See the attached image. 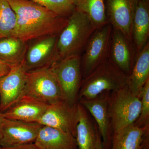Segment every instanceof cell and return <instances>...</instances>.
I'll list each match as a JSON object with an SVG mask.
<instances>
[{
	"mask_svg": "<svg viewBox=\"0 0 149 149\" xmlns=\"http://www.w3.org/2000/svg\"><path fill=\"white\" fill-rule=\"evenodd\" d=\"M27 71L23 62L11 67L0 79V111L3 113L24 95Z\"/></svg>",
	"mask_w": 149,
	"mask_h": 149,
	"instance_id": "cell-12",
	"label": "cell"
},
{
	"mask_svg": "<svg viewBox=\"0 0 149 149\" xmlns=\"http://www.w3.org/2000/svg\"><path fill=\"white\" fill-rule=\"evenodd\" d=\"M41 127L38 123L4 118L0 146L7 148L34 143Z\"/></svg>",
	"mask_w": 149,
	"mask_h": 149,
	"instance_id": "cell-11",
	"label": "cell"
},
{
	"mask_svg": "<svg viewBox=\"0 0 149 149\" xmlns=\"http://www.w3.org/2000/svg\"><path fill=\"white\" fill-rule=\"evenodd\" d=\"M57 35H49L27 42L23 65L27 72L48 68L57 61Z\"/></svg>",
	"mask_w": 149,
	"mask_h": 149,
	"instance_id": "cell-8",
	"label": "cell"
},
{
	"mask_svg": "<svg viewBox=\"0 0 149 149\" xmlns=\"http://www.w3.org/2000/svg\"><path fill=\"white\" fill-rule=\"evenodd\" d=\"M77 104L72 105L62 100L49 105L38 123L70 133L75 138L78 120Z\"/></svg>",
	"mask_w": 149,
	"mask_h": 149,
	"instance_id": "cell-9",
	"label": "cell"
},
{
	"mask_svg": "<svg viewBox=\"0 0 149 149\" xmlns=\"http://www.w3.org/2000/svg\"><path fill=\"white\" fill-rule=\"evenodd\" d=\"M16 22V15L8 0H0V38L11 36Z\"/></svg>",
	"mask_w": 149,
	"mask_h": 149,
	"instance_id": "cell-23",
	"label": "cell"
},
{
	"mask_svg": "<svg viewBox=\"0 0 149 149\" xmlns=\"http://www.w3.org/2000/svg\"><path fill=\"white\" fill-rule=\"evenodd\" d=\"M128 78L108 58L83 79L78 101L81 98H92L104 92L121 89L127 85Z\"/></svg>",
	"mask_w": 149,
	"mask_h": 149,
	"instance_id": "cell-3",
	"label": "cell"
},
{
	"mask_svg": "<svg viewBox=\"0 0 149 149\" xmlns=\"http://www.w3.org/2000/svg\"><path fill=\"white\" fill-rule=\"evenodd\" d=\"M2 147H1V146H0V149H1Z\"/></svg>",
	"mask_w": 149,
	"mask_h": 149,
	"instance_id": "cell-31",
	"label": "cell"
},
{
	"mask_svg": "<svg viewBox=\"0 0 149 149\" xmlns=\"http://www.w3.org/2000/svg\"><path fill=\"white\" fill-rule=\"evenodd\" d=\"M60 16L68 18L75 9L74 0H29Z\"/></svg>",
	"mask_w": 149,
	"mask_h": 149,
	"instance_id": "cell-24",
	"label": "cell"
},
{
	"mask_svg": "<svg viewBox=\"0 0 149 149\" xmlns=\"http://www.w3.org/2000/svg\"><path fill=\"white\" fill-rule=\"evenodd\" d=\"M140 98L141 113L134 124L141 127L149 126V79L142 88Z\"/></svg>",
	"mask_w": 149,
	"mask_h": 149,
	"instance_id": "cell-25",
	"label": "cell"
},
{
	"mask_svg": "<svg viewBox=\"0 0 149 149\" xmlns=\"http://www.w3.org/2000/svg\"><path fill=\"white\" fill-rule=\"evenodd\" d=\"M141 149H149V146H146V145L142 144V147Z\"/></svg>",
	"mask_w": 149,
	"mask_h": 149,
	"instance_id": "cell-30",
	"label": "cell"
},
{
	"mask_svg": "<svg viewBox=\"0 0 149 149\" xmlns=\"http://www.w3.org/2000/svg\"><path fill=\"white\" fill-rule=\"evenodd\" d=\"M110 92H104L92 98H81L78 101L89 112L96 122L103 149H110L113 134L109 111Z\"/></svg>",
	"mask_w": 149,
	"mask_h": 149,
	"instance_id": "cell-10",
	"label": "cell"
},
{
	"mask_svg": "<svg viewBox=\"0 0 149 149\" xmlns=\"http://www.w3.org/2000/svg\"><path fill=\"white\" fill-rule=\"evenodd\" d=\"M4 119V117H3V113L0 111V139H1V135L2 128Z\"/></svg>",
	"mask_w": 149,
	"mask_h": 149,
	"instance_id": "cell-28",
	"label": "cell"
},
{
	"mask_svg": "<svg viewBox=\"0 0 149 149\" xmlns=\"http://www.w3.org/2000/svg\"><path fill=\"white\" fill-rule=\"evenodd\" d=\"M139 0H105L109 24L133 42V17Z\"/></svg>",
	"mask_w": 149,
	"mask_h": 149,
	"instance_id": "cell-13",
	"label": "cell"
},
{
	"mask_svg": "<svg viewBox=\"0 0 149 149\" xmlns=\"http://www.w3.org/2000/svg\"><path fill=\"white\" fill-rule=\"evenodd\" d=\"M113 27L109 23L95 29L81 56L83 79L109 58Z\"/></svg>",
	"mask_w": 149,
	"mask_h": 149,
	"instance_id": "cell-6",
	"label": "cell"
},
{
	"mask_svg": "<svg viewBox=\"0 0 149 149\" xmlns=\"http://www.w3.org/2000/svg\"><path fill=\"white\" fill-rule=\"evenodd\" d=\"M27 42L13 36L0 38V59L10 66L21 64L25 58Z\"/></svg>",
	"mask_w": 149,
	"mask_h": 149,
	"instance_id": "cell-21",
	"label": "cell"
},
{
	"mask_svg": "<svg viewBox=\"0 0 149 149\" xmlns=\"http://www.w3.org/2000/svg\"><path fill=\"white\" fill-rule=\"evenodd\" d=\"M109 111L113 133L136 122L141 113V100L126 85L110 93Z\"/></svg>",
	"mask_w": 149,
	"mask_h": 149,
	"instance_id": "cell-4",
	"label": "cell"
},
{
	"mask_svg": "<svg viewBox=\"0 0 149 149\" xmlns=\"http://www.w3.org/2000/svg\"><path fill=\"white\" fill-rule=\"evenodd\" d=\"M49 104L27 95H24L3 113L4 118L28 122L38 123Z\"/></svg>",
	"mask_w": 149,
	"mask_h": 149,
	"instance_id": "cell-15",
	"label": "cell"
},
{
	"mask_svg": "<svg viewBox=\"0 0 149 149\" xmlns=\"http://www.w3.org/2000/svg\"><path fill=\"white\" fill-rule=\"evenodd\" d=\"M16 15L11 36L24 42L49 35H57L66 26L68 18L60 16L29 0H8Z\"/></svg>",
	"mask_w": 149,
	"mask_h": 149,
	"instance_id": "cell-1",
	"label": "cell"
},
{
	"mask_svg": "<svg viewBox=\"0 0 149 149\" xmlns=\"http://www.w3.org/2000/svg\"><path fill=\"white\" fill-rule=\"evenodd\" d=\"M149 79V42L138 54L130 74L128 85L131 93L140 97L141 91Z\"/></svg>",
	"mask_w": 149,
	"mask_h": 149,
	"instance_id": "cell-19",
	"label": "cell"
},
{
	"mask_svg": "<svg viewBox=\"0 0 149 149\" xmlns=\"http://www.w3.org/2000/svg\"><path fill=\"white\" fill-rule=\"evenodd\" d=\"M34 144L39 149H78L72 134L45 125H42Z\"/></svg>",
	"mask_w": 149,
	"mask_h": 149,
	"instance_id": "cell-17",
	"label": "cell"
},
{
	"mask_svg": "<svg viewBox=\"0 0 149 149\" xmlns=\"http://www.w3.org/2000/svg\"><path fill=\"white\" fill-rule=\"evenodd\" d=\"M77 108L78 120L75 139L78 149H97L101 136L97 124L89 112L78 102Z\"/></svg>",
	"mask_w": 149,
	"mask_h": 149,
	"instance_id": "cell-16",
	"label": "cell"
},
{
	"mask_svg": "<svg viewBox=\"0 0 149 149\" xmlns=\"http://www.w3.org/2000/svg\"><path fill=\"white\" fill-rule=\"evenodd\" d=\"M11 66L0 59V79L10 72Z\"/></svg>",
	"mask_w": 149,
	"mask_h": 149,
	"instance_id": "cell-26",
	"label": "cell"
},
{
	"mask_svg": "<svg viewBox=\"0 0 149 149\" xmlns=\"http://www.w3.org/2000/svg\"><path fill=\"white\" fill-rule=\"evenodd\" d=\"M1 149H39L34 143L27 144V145H21L16 146L7 147L3 148Z\"/></svg>",
	"mask_w": 149,
	"mask_h": 149,
	"instance_id": "cell-27",
	"label": "cell"
},
{
	"mask_svg": "<svg viewBox=\"0 0 149 149\" xmlns=\"http://www.w3.org/2000/svg\"><path fill=\"white\" fill-rule=\"evenodd\" d=\"M149 126L139 127L134 124L113 132L110 149H141L144 136Z\"/></svg>",
	"mask_w": 149,
	"mask_h": 149,
	"instance_id": "cell-20",
	"label": "cell"
},
{
	"mask_svg": "<svg viewBox=\"0 0 149 149\" xmlns=\"http://www.w3.org/2000/svg\"><path fill=\"white\" fill-rule=\"evenodd\" d=\"M137 56L133 42L120 31L113 28L109 58L122 72L128 76Z\"/></svg>",
	"mask_w": 149,
	"mask_h": 149,
	"instance_id": "cell-14",
	"label": "cell"
},
{
	"mask_svg": "<svg viewBox=\"0 0 149 149\" xmlns=\"http://www.w3.org/2000/svg\"><path fill=\"white\" fill-rule=\"evenodd\" d=\"M75 9L85 14L96 28L109 24L105 0H74Z\"/></svg>",
	"mask_w": 149,
	"mask_h": 149,
	"instance_id": "cell-22",
	"label": "cell"
},
{
	"mask_svg": "<svg viewBox=\"0 0 149 149\" xmlns=\"http://www.w3.org/2000/svg\"><path fill=\"white\" fill-rule=\"evenodd\" d=\"M132 34L138 55L149 42V0H139L133 17Z\"/></svg>",
	"mask_w": 149,
	"mask_h": 149,
	"instance_id": "cell-18",
	"label": "cell"
},
{
	"mask_svg": "<svg viewBox=\"0 0 149 149\" xmlns=\"http://www.w3.org/2000/svg\"><path fill=\"white\" fill-rule=\"evenodd\" d=\"M96 29L86 15L75 9L68 17L66 26L58 36L57 61L71 56H81Z\"/></svg>",
	"mask_w": 149,
	"mask_h": 149,
	"instance_id": "cell-2",
	"label": "cell"
},
{
	"mask_svg": "<svg viewBox=\"0 0 149 149\" xmlns=\"http://www.w3.org/2000/svg\"><path fill=\"white\" fill-rule=\"evenodd\" d=\"M97 149H103L102 143V139L101 137L99 139L98 142Z\"/></svg>",
	"mask_w": 149,
	"mask_h": 149,
	"instance_id": "cell-29",
	"label": "cell"
},
{
	"mask_svg": "<svg viewBox=\"0 0 149 149\" xmlns=\"http://www.w3.org/2000/svg\"><path fill=\"white\" fill-rule=\"evenodd\" d=\"M49 68L58 82L64 100L72 105L77 104L83 80L80 55L62 59Z\"/></svg>",
	"mask_w": 149,
	"mask_h": 149,
	"instance_id": "cell-5",
	"label": "cell"
},
{
	"mask_svg": "<svg viewBox=\"0 0 149 149\" xmlns=\"http://www.w3.org/2000/svg\"><path fill=\"white\" fill-rule=\"evenodd\" d=\"M24 95L49 105L64 100L58 82L49 68L27 72Z\"/></svg>",
	"mask_w": 149,
	"mask_h": 149,
	"instance_id": "cell-7",
	"label": "cell"
}]
</instances>
